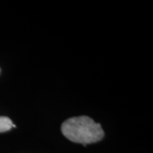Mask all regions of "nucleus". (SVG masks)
I'll return each instance as SVG.
<instances>
[{
    "label": "nucleus",
    "mask_w": 153,
    "mask_h": 153,
    "mask_svg": "<svg viewBox=\"0 0 153 153\" xmlns=\"http://www.w3.org/2000/svg\"><path fill=\"white\" fill-rule=\"evenodd\" d=\"M63 135L72 142L86 146L100 141L104 137V131L98 123L86 116L71 117L61 125Z\"/></svg>",
    "instance_id": "f257e3e1"
},
{
    "label": "nucleus",
    "mask_w": 153,
    "mask_h": 153,
    "mask_svg": "<svg viewBox=\"0 0 153 153\" xmlns=\"http://www.w3.org/2000/svg\"><path fill=\"white\" fill-rule=\"evenodd\" d=\"M13 128V123L10 118L0 116V133L7 132Z\"/></svg>",
    "instance_id": "f03ea898"
}]
</instances>
